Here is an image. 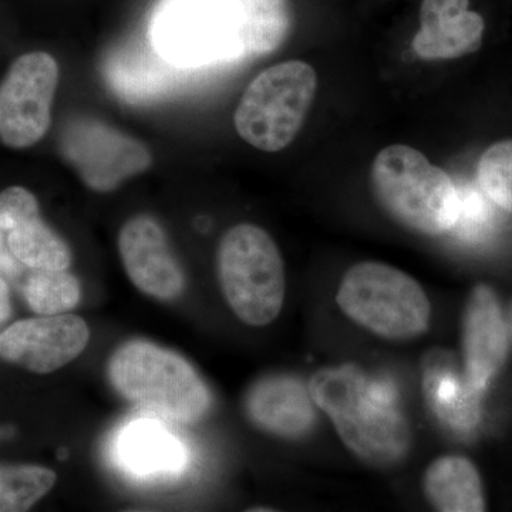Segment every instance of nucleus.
<instances>
[{
	"instance_id": "7ed1b4c3",
	"label": "nucleus",
	"mask_w": 512,
	"mask_h": 512,
	"mask_svg": "<svg viewBox=\"0 0 512 512\" xmlns=\"http://www.w3.org/2000/svg\"><path fill=\"white\" fill-rule=\"evenodd\" d=\"M373 192L394 221L419 234L436 237L456 227L460 194L450 175L416 148H383L372 164Z\"/></svg>"
},
{
	"instance_id": "f03ea898",
	"label": "nucleus",
	"mask_w": 512,
	"mask_h": 512,
	"mask_svg": "<svg viewBox=\"0 0 512 512\" xmlns=\"http://www.w3.org/2000/svg\"><path fill=\"white\" fill-rule=\"evenodd\" d=\"M107 372L124 399L164 419L192 424L210 410V390L197 370L183 356L147 340L121 345Z\"/></svg>"
},
{
	"instance_id": "a211bd4d",
	"label": "nucleus",
	"mask_w": 512,
	"mask_h": 512,
	"mask_svg": "<svg viewBox=\"0 0 512 512\" xmlns=\"http://www.w3.org/2000/svg\"><path fill=\"white\" fill-rule=\"evenodd\" d=\"M120 456L128 468L140 474L170 473L180 470L184 461L180 441L150 420L127 427L120 440Z\"/></svg>"
},
{
	"instance_id": "f3484780",
	"label": "nucleus",
	"mask_w": 512,
	"mask_h": 512,
	"mask_svg": "<svg viewBox=\"0 0 512 512\" xmlns=\"http://www.w3.org/2000/svg\"><path fill=\"white\" fill-rule=\"evenodd\" d=\"M423 491L431 507L437 511L485 510L480 474L466 457L444 456L434 460L424 473Z\"/></svg>"
},
{
	"instance_id": "412c9836",
	"label": "nucleus",
	"mask_w": 512,
	"mask_h": 512,
	"mask_svg": "<svg viewBox=\"0 0 512 512\" xmlns=\"http://www.w3.org/2000/svg\"><path fill=\"white\" fill-rule=\"evenodd\" d=\"M26 302L40 316L72 311L82 299V286L67 269H33L25 289Z\"/></svg>"
},
{
	"instance_id": "1a4fd4ad",
	"label": "nucleus",
	"mask_w": 512,
	"mask_h": 512,
	"mask_svg": "<svg viewBox=\"0 0 512 512\" xmlns=\"http://www.w3.org/2000/svg\"><path fill=\"white\" fill-rule=\"evenodd\" d=\"M57 83L59 66L49 53H28L13 62L0 83V143L26 148L46 136Z\"/></svg>"
},
{
	"instance_id": "5701e85b",
	"label": "nucleus",
	"mask_w": 512,
	"mask_h": 512,
	"mask_svg": "<svg viewBox=\"0 0 512 512\" xmlns=\"http://www.w3.org/2000/svg\"><path fill=\"white\" fill-rule=\"evenodd\" d=\"M477 180L485 197L512 214V140L498 141L484 151Z\"/></svg>"
},
{
	"instance_id": "aec40b11",
	"label": "nucleus",
	"mask_w": 512,
	"mask_h": 512,
	"mask_svg": "<svg viewBox=\"0 0 512 512\" xmlns=\"http://www.w3.org/2000/svg\"><path fill=\"white\" fill-rule=\"evenodd\" d=\"M242 35L247 59L275 52L291 29L288 0H241Z\"/></svg>"
},
{
	"instance_id": "b1692460",
	"label": "nucleus",
	"mask_w": 512,
	"mask_h": 512,
	"mask_svg": "<svg viewBox=\"0 0 512 512\" xmlns=\"http://www.w3.org/2000/svg\"><path fill=\"white\" fill-rule=\"evenodd\" d=\"M35 195L23 187H9L0 192V229L9 231L26 218L39 215Z\"/></svg>"
},
{
	"instance_id": "9d476101",
	"label": "nucleus",
	"mask_w": 512,
	"mask_h": 512,
	"mask_svg": "<svg viewBox=\"0 0 512 512\" xmlns=\"http://www.w3.org/2000/svg\"><path fill=\"white\" fill-rule=\"evenodd\" d=\"M89 339V326L80 316L62 313L20 320L0 333V359L47 375L82 355Z\"/></svg>"
},
{
	"instance_id": "39448f33",
	"label": "nucleus",
	"mask_w": 512,
	"mask_h": 512,
	"mask_svg": "<svg viewBox=\"0 0 512 512\" xmlns=\"http://www.w3.org/2000/svg\"><path fill=\"white\" fill-rule=\"evenodd\" d=\"M352 322L390 340H410L429 329L431 305L419 282L383 262L350 266L336 295Z\"/></svg>"
},
{
	"instance_id": "a878e982",
	"label": "nucleus",
	"mask_w": 512,
	"mask_h": 512,
	"mask_svg": "<svg viewBox=\"0 0 512 512\" xmlns=\"http://www.w3.org/2000/svg\"><path fill=\"white\" fill-rule=\"evenodd\" d=\"M248 511H252V512H255V511L264 512V511H274V510H272V508H251V510H248Z\"/></svg>"
},
{
	"instance_id": "2eb2a0df",
	"label": "nucleus",
	"mask_w": 512,
	"mask_h": 512,
	"mask_svg": "<svg viewBox=\"0 0 512 512\" xmlns=\"http://www.w3.org/2000/svg\"><path fill=\"white\" fill-rule=\"evenodd\" d=\"M178 69L181 67L165 59L148 40L121 46L111 53L104 64V77L121 100L143 104L170 93Z\"/></svg>"
},
{
	"instance_id": "ddd939ff",
	"label": "nucleus",
	"mask_w": 512,
	"mask_h": 512,
	"mask_svg": "<svg viewBox=\"0 0 512 512\" xmlns=\"http://www.w3.org/2000/svg\"><path fill=\"white\" fill-rule=\"evenodd\" d=\"M315 407L308 387L288 375L262 377L245 397L249 420L282 439L308 436L316 423Z\"/></svg>"
},
{
	"instance_id": "bb28decb",
	"label": "nucleus",
	"mask_w": 512,
	"mask_h": 512,
	"mask_svg": "<svg viewBox=\"0 0 512 512\" xmlns=\"http://www.w3.org/2000/svg\"><path fill=\"white\" fill-rule=\"evenodd\" d=\"M510 332L512 336V306H511V313H510Z\"/></svg>"
},
{
	"instance_id": "dca6fc26",
	"label": "nucleus",
	"mask_w": 512,
	"mask_h": 512,
	"mask_svg": "<svg viewBox=\"0 0 512 512\" xmlns=\"http://www.w3.org/2000/svg\"><path fill=\"white\" fill-rule=\"evenodd\" d=\"M423 392L437 419L448 429L468 431L477 426L481 414V394L441 355L431 353L423 370Z\"/></svg>"
},
{
	"instance_id": "423d86ee",
	"label": "nucleus",
	"mask_w": 512,
	"mask_h": 512,
	"mask_svg": "<svg viewBox=\"0 0 512 512\" xmlns=\"http://www.w3.org/2000/svg\"><path fill=\"white\" fill-rule=\"evenodd\" d=\"M218 278L229 308L249 326L274 322L285 301V266L265 229L239 224L218 247Z\"/></svg>"
},
{
	"instance_id": "9b49d317",
	"label": "nucleus",
	"mask_w": 512,
	"mask_h": 512,
	"mask_svg": "<svg viewBox=\"0 0 512 512\" xmlns=\"http://www.w3.org/2000/svg\"><path fill=\"white\" fill-rule=\"evenodd\" d=\"M121 262L138 291L160 301L183 293L185 274L163 227L150 215L130 218L119 235Z\"/></svg>"
},
{
	"instance_id": "f8f14e48",
	"label": "nucleus",
	"mask_w": 512,
	"mask_h": 512,
	"mask_svg": "<svg viewBox=\"0 0 512 512\" xmlns=\"http://www.w3.org/2000/svg\"><path fill=\"white\" fill-rule=\"evenodd\" d=\"M508 352V326L500 301L490 286L471 291L463 316L464 375L485 390L503 367Z\"/></svg>"
},
{
	"instance_id": "6e6552de",
	"label": "nucleus",
	"mask_w": 512,
	"mask_h": 512,
	"mask_svg": "<svg viewBox=\"0 0 512 512\" xmlns=\"http://www.w3.org/2000/svg\"><path fill=\"white\" fill-rule=\"evenodd\" d=\"M60 150L83 183L97 192L116 190L153 165L146 144L93 119L74 120L64 128Z\"/></svg>"
},
{
	"instance_id": "f257e3e1",
	"label": "nucleus",
	"mask_w": 512,
	"mask_h": 512,
	"mask_svg": "<svg viewBox=\"0 0 512 512\" xmlns=\"http://www.w3.org/2000/svg\"><path fill=\"white\" fill-rule=\"evenodd\" d=\"M308 389L316 407L328 414L340 439L360 460L392 466L409 453V421L359 367L320 369Z\"/></svg>"
},
{
	"instance_id": "20e7f679",
	"label": "nucleus",
	"mask_w": 512,
	"mask_h": 512,
	"mask_svg": "<svg viewBox=\"0 0 512 512\" xmlns=\"http://www.w3.org/2000/svg\"><path fill=\"white\" fill-rule=\"evenodd\" d=\"M150 40L178 67L247 59L239 0H158Z\"/></svg>"
},
{
	"instance_id": "393cba45",
	"label": "nucleus",
	"mask_w": 512,
	"mask_h": 512,
	"mask_svg": "<svg viewBox=\"0 0 512 512\" xmlns=\"http://www.w3.org/2000/svg\"><path fill=\"white\" fill-rule=\"evenodd\" d=\"M12 305H10V293L6 282L0 278V325L10 318Z\"/></svg>"
},
{
	"instance_id": "6ab92c4d",
	"label": "nucleus",
	"mask_w": 512,
	"mask_h": 512,
	"mask_svg": "<svg viewBox=\"0 0 512 512\" xmlns=\"http://www.w3.org/2000/svg\"><path fill=\"white\" fill-rule=\"evenodd\" d=\"M10 252L32 269H67L72 264L69 245L39 215L20 221L8 231Z\"/></svg>"
},
{
	"instance_id": "4468645a",
	"label": "nucleus",
	"mask_w": 512,
	"mask_h": 512,
	"mask_svg": "<svg viewBox=\"0 0 512 512\" xmlns=\"http://www.w3.org/2000/svg\"><path fill=\"white\" fill-rule=\"evenodd\" d=\"M484 29L483 16L470 9V0H423L413 49L421 59H458L476 52Z\"/></svg>"
},
{
	"instance_id": "0eeeda50",
	"label": "nucleus",
	"mask_w": 512,
	"mask_h": 512,
	"mask_svg": "<svg viewBox=\"0 0 512 512\" xmlns=\"http://www.w3.org/2000/svg\"><path fill=\"white\" fill-rule=\"evenodd\" d=\"M318 76L301 60L275 64L249 83L234 124L239 136L266 153L284 150L295 140L315 99Z\"/></svg>"
},
{
	"instance_id": "4be33fe9",
	"label": "nucleus",
	"mask_w": 512,
	"mask_h": 512,
	"mask_svg": "<svg viewBox=\"0 0 512 512\" xmlns=\"http://www.w3.org/2000/svg\"><path fill=\"white\" fill-rule=\"evenodd\" d=\"M56 473L40 466H0V512L28 511L56 484Z\"/></svg>"
}]
</instances>
